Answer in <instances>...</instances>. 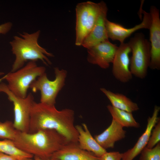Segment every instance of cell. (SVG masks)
I'll use <instances>...</instances> for the list:
<instances>
[{"label": "cell", "mask_w": 160, "mask_h": 160, "mask_svg": "<svg viewBox=\"0 0 160 160\" xmlns=\"http://www.w3.org/2000/svg\"><path fill=\"white\" fill-rule=\"evenodd\" d=\"M153 129L146 147L148 148L154 147L160 140V119Z\"/></svg>", "instance_id": "23"}, {"label": "cell", "mask_w": 160, "mask_h": 160, "mask_svg": "<svg viewBox=\"0 0 160 160\" xmlns=\"http://www.w3.org/2000/svg\"><path fill=\"white\" fill-rule=\"evenodd\" d=\"M34 160H58L57 159H48L44 160V159H41L36 156H34Z\"/></svg>", "instance_id": "27"}, {"label": "cell", "mask_w": 160, "mask_h": 160, "mask_svg": "<svg viewBox=\"0 0 160 160\" xmlns=\"http://www.w3.org/2000/svg\"><path fill=\"white\" fill-rule=\"evenodd\" d=\"M107 109L114 120L123 127H131L138 128L140 124L134 118L132 113L128 112L115 108L109 105Z\"/></svg>", "instance_id": "19"}, {"label": "cell", "mask_w": 160, "mask_h": 160, "mask_svg": "<svg viewBox=\"0 0 160 160\" xmlns=\"http://www.w3.org/2000/svg\"><path fill=\"white\" fill-rule=\"evenodd\" d=\"M51 159L58 160H99L93 153L81 148L78 143H69L54 153Z\"/></svg>", "instance_id": "15"}, {"label": "cell", "mask_w": 160, "mask_h": 160, "mask_svg": "<svg viewBox=\"0 0 160 160\" xmlns=\"http://www.w3.org/2000/svg\"><path fill=\"white\" fill-rule=\"evenodd\" d=\"M40 33L39 30L31 33L23 32L20 33V37L14 36L13 39L9 42L12 53L15 56L11 72L22 68L28 61L36 62L40 60L46 65L51 64L47 56L53 57V55L38 43Z\"/></svg>", "instance_id": "3"}, {"label": "cell", "mask_w": 160, "mask_h": 160, "mask_svg": "<svg viewBox=\"0 0 160 160\" xmlns=\"http://www.w3.org/2000/svg\"><path fill=\"white\" fill-rule=\"evenodd\" d=\"M55 79L49 80L45 73L38 77L30 85V88L33 92L40 91V103L50 106H54L57 96L65 84L67 71L54 68Z\"/></svg>", "instance_id": "7"}, {"label": "cell", "mask_w": 160, "mask_h": 160, "mask_svg": "<svg viewBox=\"0 0 160 160\" xmlns=\"http://www.w3.org/2000/svg\"><path fill=\"white\" fill-rule=\"evenodd\" d=\"M160 110L159 106H155L152 116L149 117L145 131L139 138L137 142L132 148L121 153L122 160H133L140 153L146 146L152 130L160 119L158 115Z\"/></svg>", "instance_id": "13"}, {"label": "cell", "mask_w": 160, "mask_h": 160, "mask_svg": "<svg viewBox=\"0 0 160 160\" xmlns=\"http://www.w3.org/2000/svg\"><path fill=\"white\" fill-rule=\"evenodd\" d=\"M108 10L106 5L101 11L94 27L84 40L81 46L87 49L108 39L105 27Z\"/></svg>", "instance_id": "14"}, {"label": "cell", "mask_w": 160, "mask_h": 160, "mask_svg": "<svg viewBox=\"0 0 160 160\" xmlns=\"http://www.w3.org/2000/svg\"><path fill=\"white\" fill-rule=\"evenodd\" d=\"M44 67L38 66L36 62L29 61L22 68L10 72L0 79V82L5 79L9 90L15 95L23 98L28 95L31 84L38 77L45 73Z\"/></svg>", "instance_id": "4"}, {"label": "cell", "mask_w": 160, "mask_h": 160, "mask_svg": "<svg viewBox=\"0 0 160 160\" xmlns=\"http://www.w3.org/2000/svg\"><path fill=\"white\" fill-rule=\"evenodd\" d=\"M131 52V49L128 43H120L112 63L113 76L123 83L128 82L132 78L130 69L129 54Z\"/></svg>", "instance_id": "11"}, {"label": "cell", "mask_w": 160, "mask_h": 160, "mask_svg": "<svg viewBox=\"0 0 160 160\" xmlns=\"http://www.w3.org/2000/svg\"><path fill=\"white\" fill-rule=\"evenodd\" d=\"M17 159L12 156L0 152V160H17Z\"/></svg>", "instance_id": "26"}, {"label": "cell", "mask_w": 160, "mask_h": 160, "mask_svg": "<svg viewBox=\"0 0 160 160\" xmlns=\"http://www.w3.org/2000/svg\"><path fill=\"white\" fill-rule=\"evenodd\" d=\"M99 160H122L121 153L118 151H107L99 157Z\"/></svg>", "instance_id": "24"}, {"label": "cell", "mask_w": 160, "mask_h": 160, "mask_svg": "<svg viewBox=\"0 0 160 160\" xmlns=\"http://www.w3.org/2000/svg\"><path fill=\"white\" fill-rule=\"evenodd\" d=\"M106 5L103 1L96 3L87 1L78 4L76 7V26L75 44L82 43L95 25L103 9Z\"/></svg>", "instance_id": "5"}, {"label": "cell", "mask_w": 160, "mask_h": 160, "mask_svg": "<svg viewBox=\"0 0 160 160\" xmlns=\"http://www.w3.org/2000/svg\"><path fill=\"white\" fill-rule=\"evenodd\" d=\"M4 74V73L3 72H0V76Z\"/></svg>", "instance_id": "29"}, {"label": "cell", "mask_w": 160, "mask_h": 160, "mask_svg": "<svg viewBox=\"0 0 160 160\" xmlns=\"http://www.w3.org/2000/svg\"><path fill=\"white\" fill-rule=\"evenodd\" d=\"M140 153L139 160H160V142L152 148L145 147Z\"/></svg>", "instance_id": "22"}, {"label": "cell", "mask_w": 160, "mask_h": 160, "mask_svg": "<svg viewBox=\"0 0 160 160\" xmlns=\"http://www.w3.org/2000/svg\"><path fill=\"white\" fill-rule=\"evenodd\" d=\"M0 92L5 93L13 103L15 128L19 132L28 133L31 109L35 102L33 95L30 93L25 98L18 97L12 93L4 83L0 84Z\"/></svg>", "instance_id": "8"}, {"label": "cell", "mask_w": 160, "mask_h": 160, "mask_svg": "<svg viewBox=\"0 0 160 160\" xmlns=\"http://www.w3.org/2000/svg\"><path fill=\"white\" fill-rule=\"evenodd\" d=\"M17 160H34V159H33L32 158H25L20 159H17Z\"/></svg>", "instance_id": "28"}, {"label": "cell", "mask_w": 160, "mask_h": 160, "mask_svg": "<svg viewBox=\"0 0 160 160\" xmlns=\"http://www.w3.org/2000/svg\"><path fill=\"white\" fill-rule=\"evenodd\" d=\"M74 113L70 109L57 110L54 106L34 102L31 108L28 133L42 129L55 130L70 142H78V132L74 124Z\"/></svg>", "instance_id": "1"}, {"label": "cell", "mask_w": 160, "mask_h": 160, "mask_svg": "<svg viewBox=\"0 0 160 160\" xmlns=\"http://www.w3.org/2000/svg\"><path fill=\"white\" fill-rule=\"evenodd\" d=\"M118 47L108 39L87 49V60L103 69L108 68L113 61Z\"/></svg>", "instance_id": "9"}, {"label": "cell", "mask_w": 160, "mask_h": 160, "mask_svg": "<svg viewBox=\"0 0 160 160\" xmlns=\"http://www.w3.org/2000/svg\"><path fill=\"white\" fill-rule=\"evenodd\" d=\"M0 152L14 156L17 159L33 158V156L21 150L15 145L12 140L8 139L0 140Z\"/></svg>", "instance_id": "20"}, {"label": "cell", "mask_w": 160, "mask_h": 160, "mask_svg": "<svg viewBox=\"0 0 160 160\" xmlns=\"http://www.w3.org/2000/svg\"><path fill=\"white\" fill-rule=\"evenodd\" d=\"M100 90L109 100L113 107L131 113L139 109L137 104L124 95L113 92L104 88H101Z\"/></svg>", "instance_id": "18"}, {"label": "cell", "mask_w": 160, "mask_h": 160, "mask_svg": "<svg viewBox=\"0 0 160 160\" xmlns=\"http://www.w3.org/2000/svg\"><path fill=\"white\" fill-rule=\"evenodd\" d=\"M12 24L10 22L5 23L0 25V34H5L11 29Z\"/></svg>", "instance_id": "25"}, {"label": "cell", "mask_w": 160, "mask_h": 160, "mask_svg": "<svg viewBox=\"0 0 160 160\" xmlns=\"http://www.w3.org/2000/svg\"><path fill=\"white\" fill-rule=\"evenodd\" d=\"M143 14L141 23L131 28H126L121 25L110 21L107 19L105 21V27L108 39L113 41L117 40L120 43H124L125 39L133 33L141 29H149L151 23V18L150 13L141 9Z\"/></svg>", "instance_id": "12"}, {"label": "cell", "mask_w": 160, "mask_h": 160, "mask_svg": "<svg viewBox=\"0 0 160 160\" xmlns=\"http://www.w3.org/2000/svg\"><path fill=\"white\" fill-rule=\"evenodd\" d=\"M131 50L130 69L132 75L140 79L147 76L151 60L150 42L142 33L135 34L128 43Z\"/></svg>", "instance_id": "6"}, {"label": "cell", "mask_w": 160, "mask_h": 160, "mask_svg": "<svg viewBox=\"0 0 160 160\" xmlns=\"http://www.w3.org/2000/svg\"><path fill=\"white\" fill-rule=\"evenodd\" d=\"M12 141L21 150L44 160L51 159L54 153L70 143L62 134L50 129L33 133L17 131Z\"/></svg>", "instance_id": "2"}, {"label": "cell", "mask_w": 160, "mask_h": 160, "mask_svg": "<svg viewBox=\"0 0 160 160\" xmlns=\"http://www.w3.org/2000/svg\"><path fill=\"white\" fill-rule=\"evenodd\" d=\"M123 127L112 119L110 125L102 133L94 136L98 143L103 149L114 147L116 142L124 138L126 131Z\"/></svg>", "instance_id": "16"}, {"label": "cell", "mask_w": 160, "mask_h": 160, "mask_svg": "<svg viewBox=\"0 0 160 160\" xmlns=\"http://www.w3.org/2000/svg\"><path fill=\"white\" fill-rule=\"evenodd\" d=\"M17 131L15 128L13 122L9 121L0 122V138L13 140Z\"/></svg>", "instance_id": "21"}, {"label": "cell", "mask_w": 160, "mask_h": 160, "mask_svg": "<svg viewBox=\"0 0 160 160\" xmlns=\"http://www.w3.org/2000/svg\"><path fill=\"white\" fill-rule=\"evenodd\" d=\"M75 127L79 134L78 142L81 148L93 153L99 158L107 152L92 136L85 124L83 123L82 126L78 125Z\"/></svg>", "instance_id": "17"}, {"label": "cell", "mask_w": 160, "mask_h": 160, "mask_svg": "<svg viewBox=\"0 0 160 160\" xmlns=\"http://www.w3.org/2000/svg\"><path fill=\"white\" fill-rule=\"evenodd\" d=\"M151 23L149 29L151 45V60L149 68L160 69V18L159 9L154 6L150 9Z\"/></svg>", "instance_id": "10"}]
</instances>
